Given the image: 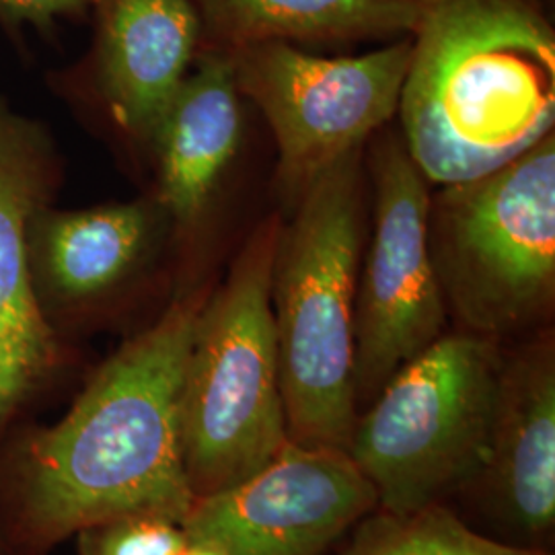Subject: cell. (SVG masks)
<instances>
[{
	"instance_id": "5",
	"label": "cell",
	"mask_w": 555,
	"mask_h": 555,
	"mask_svg": "<svg viewBox=\"0 0 555 555\" xmlns=\"http://www.w3.org/2000/svg\"><path fill=\"white\" fill-rule=\"evenodd\" d=\"M428 245L459 330H543L555 302V134L481 178L430 194Z\"/></svg>"
},
{
	"instance_id": "4",
	"label": "cell",
	"mask_w": 555,
	"mask_h": 555,
	"mask_svg": "<svg viewBox=\"0 0 555 555\" xmlns=\"http://www.w3.org/2000/svg\"><path fill=\"white\" fill-rule=\"evenodd\" d=\"M282 219L259 222L202 305L183 380V461L194 498L254 476L288 442L272 266Z\"/></svg>"
},
{
	"instance_id": "16",
	"label": "cell",
	"mask_w": 555,
	"mask_h": 555,
	"mask_svg": "<svg viewBox=\"0 0 555 555\" xmlns=\"http://www.w3.org/2000/svg\"><path fill=\"white\" fill-rule=\"evenodd\" d=\"M360 520L350 547L341 555H552L547 550L481 535L444 504L410 513H389Z\"/></svg>"
},
{
	"instance_id": "9",
	"label": "cell",
	"mask_w": 555,
	"mask_h": 555,
	"mask_svg": "<svg viewBox=\"0 0 555 555\" xmlns=\"http://www.w3.org/2000/svg\"><path fill=\"white\" fill-rule=\"evenodd\" d=\"M375 508L373 486L344 449L288 440L254 476L198 498L181 525L229 555H323Z\"/></svg>"
},
{
	"instance_id": "7",
	"label": "cell",
	"mask_w": 555,
	"mask_h": 555,
	"mask_svg": "<svg viewBox=\"0 0 555 555\" xmlns=\"http://www.w3.org/2000/svg\"><path fill=\"white\" fill-rule=\"evenodd\" d=\"M241 98L268 121L278 149V190L288 210L315 179L397 116L412 40L362 56L325 59L286 41L229 52Z\"/></svg>"
},
{
	"instance_id": "17",
	"label": "cell",
	"mask_w": 555,
	"mask_h": 555,
	"mask_svg": "<svg viewBox=\"0 0 555 555\" xmlns=\"http://www.w3.org/2000/svg\"><path fill=\"white\" fill-rule=\"evenodd\" d=\"M185 545L183 525L165 516H119L79 533V555H179Z\"/></svg>"
},
{
	"instance_id": "14",
	"label": "cell",
	"mask_w": 555,
	"mask_h": 555,
	"mask_svg": "<svg viewBox=\"0 0 555 555\" xmlns=\"http://www.w3.org/2000/svg\"><path fill=\"white\" fill-rule=\"evenodd\" d=\"M163 217L159 204L149 202L73 212L43 206L29 229L36 288L64 307L107 297L144 263Z\"/></svg>"
},
{
	"instance_id": "18",
	"label": "cell",
	"mask_w": 555,
	"mask_h": 555,
	"mask_svg": "<svg viewBox=\"0 0 555 555\" xmlns=\"http://www.w3.org/2000/svg\"><path fill=\"white\" fill-rule=\"evenodd\" d=\"M93 0H0V17L11 25L48 27L62 17L89 11Z\"/></svg>"
},
{
	"instance_id": "2",
	"label": "cell",
	"mask_w": 555,
	"mask_h": 555,
	"mask_svg": "<svg viewBox=\"0 0 555 555\" xmlns=\"http://www.w3.org/2000/svg\"><path fill=\"white\" fill-rule=\"evenodd\" d=\"M410 40L399 137L430 185L492 173L554 134L543 0H422Z\"/></svg>"
},
{
	"instance_id": "6",
	"label": "cell",
	"mask_w": 555,
	"mask_h": 555,
	"mask_svg": "<svg viewBox=\"0 0 555 555\" xmlns=\"http://www.w3.org/2000/svg\"><path fill=\"white\" fill-rule=\"evenodd\" d=\"M502 360L496 339L447 332L358 414L346 453L373 486L377 508L410 513L477 483Z\"/></svg>"
},
{
	"instance_id": "11",
	"label": "cell",
	"mask_w": 555,
	"mask_h": 555,
	"mask_svg": "<svg viewBox=\"0 0 555 555\" xmlns=\"http://www.w3.org/2000/svg\"><path fill=\"white\" fill-rule=\"evenodd\" d=\"M477 483L522 545L545 550L539 541L555 527V339L547 327L504 352Z\"/></svg>"
},
{
	"instance_id": "13",
	"label": "cell",
	"mask_w": 555,
	"mask_h": 555,
	"mask_svg": "<svg viewBox=\"0 0 555 555\" xmlns=\"http://www.w3.org/2000/svg\"><path fill=\"white\" fill-rule=\"evenodd\" d=\"M157 204L181 231L198 224L241 142V93L231 54L202 48L149 140Z\"/></svg>"
},
{
	"instance_id": "10",
	"label": "cell",
	"mask_w": 555,
	"mask_h": 555,
	"mask_svg": "<svg viewBox=\"0 0 555 555\" xmlns=\"http://www.w3.org/2000/svg\"><path fill=\"white\" fill-rule=\"evenodd\" d=\"M50 140L0 103V430L59 364L36 288L29 229L50 190Z\"/></svg>"
},
{
	"instance_id": "20",
	"label": "cell",
	"mask_w": 555,
	"mask_h": 555,
	"mask_svg": "<svg viewBox=\"0 0 555 555\" xmlns=\"http://www.w3.org/2000/svg\"><path fill=\"white\" fill-rule=\"evenodd\" d=\"M0 555H11V547H9V541L7 535L0 531Z\"/></svg>"
},
{
	"instance_id": "19",
	"label": "cell",
	"mask_w": 555,
	"mask_h": 555,
	"mask_svg": "<svg viewBox=\"0 0 555 555\" xmlns=\"http://www.w3.org/2000/svg\"><path fill=\"white\" fill-rule=\"evenodd\" d=\"M179 555H229L219 543L208 541V539H199V537H188V545L183 547V552Z\"/></svg>"
},
{
	"instance_id": "8",
	"label": "cell",
	"mask_w": 555,
	"mask_h": 555,
	"mask_svg": "<svg viewBox=\"0 0 555 555\" xmlns=\"http://www.w3.org/2000/svg\"><path fill=\"white\" fill-rule=\"evenodd\" d=\"M375 220L354 298V396L371 403L397 371L449 332L428 245L430 183L396 132L371 151Z\"/></svg>"
},
{
	"instance_id": "12",
	"label": "cell",
	"mask_w": 555,
	"mask_h": 555,
	"mask_svg": "<svg viewBox=\"0 0 555 555\" xmlns=\"http://www.w3.org/2000/svg\"><path fill=\"white\" fill-rule=\"evenodd\" d=\"M95 80L119 128L149 142L202 50L196 0H93Z\"/></svg>"
},
{
	"instance_id": "3",
	"label": "cell",
	"mask_w": 555,
	"mask_h": 555,
	"mask_svg": "<svg viewBox=\"0 0 555 555\" xmlns=\"http://www.w3.org/2000/svg\"><path fill=\"white\" fill-rule=\"evenodd\" d=\"M362 160L364 146L325 169L278 237L270 298L286 435L297 444L346 451L357 422Z\"/></svg>"
},
{
	"instance_id": "1",
	"label": "cell",
	"mask_w": 555,
	"mask_h": 555,
	"mask_svg": "<svg viewBox=\"0 0 555 555\" xmlns=\"http://www.w3.org/2000/svg\"><path fill=\"white\" fill-rule=\"evenodd\" d=\"M206 288L171 300L101 364L70 412L31 433L7 474L13 537L46 552L112 518L183 522L196 498L183 461V380Z\"/></svg>"
},
{
	"instance_id": "15",
	"label": "cell",
	"mask_w": 555,
	"mask_h": 555,
	"mask_svg": "<svg viewBox=\"0 0 555 555\" xmlns=\"http://www.w3.org/2000/svg\"><path fill=\"white\" fill-rule=\"evenodd\" d=\"M202 48L233 52L261 41L346 46L399 40L416 27L422 0H196Z\"/></svg>"
}]
</instances>
